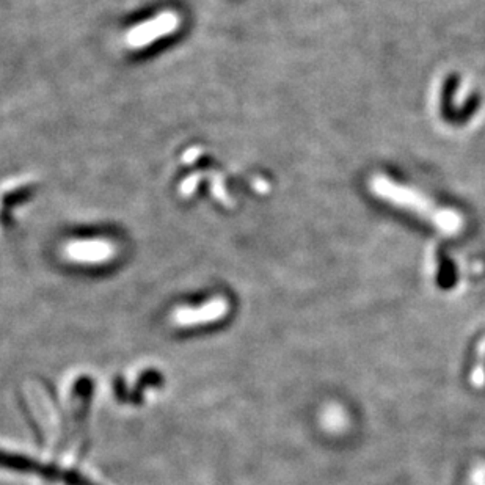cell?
Masks as SVG:
<instances>
[{
	"mask_svg": "<svg viewBox=\"0 0 485 485\" xmlns=\"http://www.w3.org/2000/svg\"><path fill=\"white\" fill-rule=\"evenodd\" d=\"M0 468L15 471V473L36 474L49 481H63L69 485H95L76 471H58L48 467V465H41L27 456L6 453L4 449H0Z\"/></svg>",
	"mask_w": 485,
	"mask_h": 485,
	"instance_id": "1",
	"label": "cell"
},
{
	"mask_svg": "<svg viewBox=\"0 0 485 485\" xmlns=\"http://www.w3.org/2000/svg\"><path fill=\"white\" fill-rule=\"evenodd\" d=\"M458 81H460V77H458L457 72H453V74L448 76L446 81H444L443 90H441L440 112H441V117H443L444 121H448L451 124H456V126H462L476 114L477 109H479L481 96L473 95L468 99L467 104L463 105L462 110L454 112V96H456V91H457V86H458Z\"/></svg>",
	"mask_w": 485,
	"mask_h": 485,
	"instance_id": "2",
	"label": "cell"
},
{
	"mask_svg": "<svg viewBox=\"0 0 485 485\" xmlns=\"http://www.w3.org/2000/svg\"><path fill=\"white\" fill-rule=\"evenodd\" d=\"M66 251H68V256L71 259L81 263H101L114 253L110 245L102 241H81L69 244Z\"/></svg>",
	"mask_w": 485,
	"mask_h": 485,
	"instance_id": "3",
	"label": "cell"
},
{
	"mask_svg": "<svg viewBox=\"0 0 485 485\" xmlns=\"http://www.w3.org/2000/svg\"><path fill=\"white\" fill-rule=\"evenodd\" d=\"M93 388H95V383L90 377H81L74 385V420L77 432H85V423L86 418H88V408L91 404V396H93Z\"/></svg>",
	"mask_w": 485,
	"mask_h": 485,
	"instance_id": "4",
	"label": "cell"
},
{
	"mask_svg": "<svg viewBox=\"0 0 485 485\" xmlns=\"http://www.w3.org/2000/svg\"><path fill=\"white\" fill-rule=\"evenodd\" d=\"M225 311H227V303H225V300H222V298H218V300L206 303L200 308L179 311V313L176 314V321L179 324H187V325L203 324V322L215 321V319L222 317L225 314Z\"/></svg>",
	"mask_w": 485,
	"mask_h": 485,
	"instance_id": "5",
	"label": "cell"
},
{
	"mask_svg": "<svg viewBox=\"0 0 485 485\" xmlns=\"http://www.w3.org/2000/svg\"><path fill=\"white\" fill-rule=\"evenodd\" d=\"M178 16L176 15H173V13H164V15H159L156 16L154 19H151V21H145L143 24L140 25H137V27L132 29L129 32V35H128V43L132 44L134 41H137V39H140L142 36L145 35H148V33L151 32H154L157 29H161L162 25L165 24H168L170 21H173V19H176Z\"/></svg>",
	"mask_w": 485,
	"mask_h": 485,
	"instance_id": "6",
	"label": "cell"
},
{
	"mask_svg": "<svg viewBox=\"0 0 485 485\" xmlns=\"http://www.w3.org/2000/svg\"><path fill=\"white\" fill-rule=\"evenodd\" d=\"M164 383V377L161 372H157L154 369H150V371H145L143 374L138 378V383L135 385V391L129 396V401L128 402H134V404H140L143 399V391L146 388H154V387H161Z\"/></svg>",
	"mask_w": 485,
	"mask_h": 485,
	"instance_id": "7",
	"label": "cell"
},
{
	"mask_svg": "<svg viewBox=\"0 0 485 485\" xmlns=\"http://www.w3.org/2000/svg\"><path fill=\"white\" fill-rule=\"evenodd\" d=\"M457 281V270L454 263L451 259L441 253L438 256V275H437V284L441 289H453Z\"/></svg>",
	"mask_w": 485,
	"mask_h": 485,
	"instance_id": "8",
	"label": "cell"
},
{
	"mask_svg": "<svg viewBox=\"0 0 485 485\" xmlns=\"http://www.w3.org/2000/svg\"><path fill=\"white\" fill-rule=\"evenodd\" d=\"M197 181H198V176H194V178H190L187 182H184V185H182V194H190V192L194 190Z\"/></svg>",
	"mask_w": 485,
	"mask_h": 485,
	"instance_id": "9",
	"label": "cell"
}]
</instances>
